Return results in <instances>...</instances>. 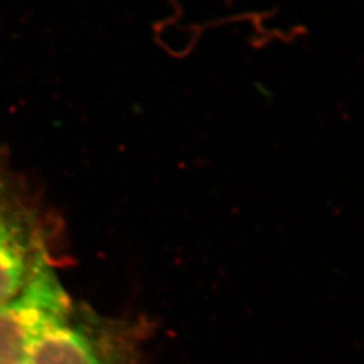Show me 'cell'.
Listing matches in <instances>:
<instances>
[{"mask_svg": "<svg viewBox=\"0 0 364 364\" xmlns=\"http://www.w3.org/2000/svg\"><path fill=\"white\" fill-rule=\"evenodd\" d=\"M7 188V154L3 149H0V208L1 200Z\"/></svg>", "mask_w": 364, "mask_h": 364, "instance_id": "cell-4", "label": "cell"}, {"mask_svg": "<svg viewBox=\"0 0 364 364\" xmlns=\"http://www.w3.org/2000/svg\"><path fill=\"white\" fill-rule=\"evenodd\" d=\"M21 228L9 219L0 218V305L16 297L33 273L28 248Z\"/></svg>", "mask_w": 364, "mask_h": 364, "instance_id": "cell-3", "label": "cell"}, {"mask_svg": "<svg viewBox=\"0 0 364 364\" xmlns=\"http://www.w3.org/2000/svg\"><path fill=\"white\" fill-rule=\"evenodd\" d=\"M70 301L55 273L38 259L21 293L0 305V364H25L49 326L65 321Z\"/></svg>", "mask_w": 364, "mask_h": 364, "instance_id": "cell-1", "label": "cell"}, {"mask_svg": "<svg viewBox=\"0 0 364 364\" xmlns=\"http://www.w3.org/2000/svg\"><path fill=\"white\" fill-rule=\"evenodd\" d=\"M25 364H103L91 340L65 321L49 326L27 352Z\"/></svg>", "mask_w": 364, "mask_h": 364, "instance_id": "cell-2", "label": "cell"}]
</instances>
